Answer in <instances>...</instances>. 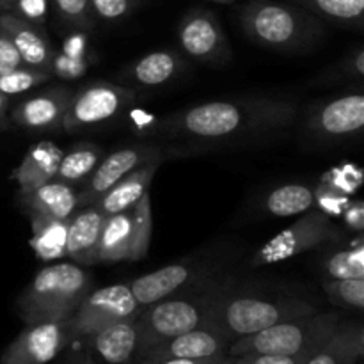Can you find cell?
Listing matches in <instances>:
<instances>
[{
	"instance_id": "obj_1",
	"label": "cell",
	"mask_w": 364,
	"mask_h": 364,
	"mask_svg": "<svg viewBox=\"0 0 364 364\" xmlns=\"http://www.w3.org/2000/svg\"><path fill=\"white\" fill-rule=\"evenodd\" d=\"M297 116L295 100L247 96L178 110L160 123V130L176 141L224 144L272 137L290 128Z\"/></svg>"
},
{
	"instance_id": "obj_2",
	"label": "cell",
	"mask_w": 364,
	"mask_h": 364,
	"mask_svg": "<svg viewBox=\"0 0 364 364\" xmlns=\"http://www.w3.org/2000/svg\"><path fill=\"white\" fill-rule=\"evenodd\" d=\"M240 25L249 41L276 52L313 48L326 36L323 21L295 4L249 0L240 9Z\"/></svg>"
},
{
	"instance_id": "obj_3",
	"label": "cell",
	"mask_w": 364,
	"mask_h": 364,
	"mask_svg": "<svg viewBox=\"0 0 364 364\" xmlns=\"http://www.w3.org/2000/svg\"><path fill=\"white\" fill-rule=\"evenodd\" d=\"M226 284L224 279H201L180 294L142 308L135 320L139 334L135 358L160 341L208 326L213 301Z\"/></svg>"
},
{
	"instance_id": "obj_4",
	"label": "cell",
	"mask_w": 364,
	"mask_h": 364,
	"mask_svg": "<svg viewBox=\"0 0 364 364\" xmlns=\"http://www.w3.org/2000/svg\"><path fill=\"white\" fill-rule=\"evenodd\" d=\"M320 311L315 304L288 295L233 294L228 284L219 291L210 309L208 326L230 338L251 336L270 326Z\"/></svg>"
},
{
	"instance_id": "obj_5",
	"label": "cell",
	"mask_w": 364,
	"mask_h": 364,
	"mask_svg": "<svg viewBox=\"0 0 364 364\" xmlns=\"http://www.w3.org/2000/svg\"><path fill=\"white\" fill-rule=\"evenodd\" d=\"M91 277L77 263H53L34 276L18 297L16 309L27 326L66 322L89 294Z\"/></svg>"
},
{
	"instance_id": "obj_6",
	"label": "cell",
	"mask_w": 364,
	"mask_h": 364,
	"mask_svg": "<svg viewBox=\"0 0 364 364\" xmlns=\"http://www.w3.org/2000/svg\"><path fill=\"white\" fill-rule=\"evenodd\" d=\"M341 322L343 318L336 311L284 320L231 341L228 355H311L336 333Z\"/></svg>"
},
{
	"instance_id": "obj_7",
	"label": "cell",
	"mask_w": 364,
	"mask_h": 364,
	"mask_svg": "<svg viewBox=\"0 0 364 364\" xmlns=\"http://www.w3.org/2000/svg\"><path fill=\"white\" fill-rule=\"evenodd\" d=\"M135 98L137 92L130 85L103 80L85 84L71 96L63 121V130L68 134H78L110 123L121 116L135 102Z\"/></svg>"
},
{
	"instance_id": "obj_8",
	"label": "cell",
	"mask_w": 364,
	"mask_h": 364,
	"mask_svg": "<svg viewBox=\"0 0 364 364\" xmlns=\"http://www.w3.org/2000/svg\"><path fill=\"white\" fill-rule=\"evenodd\" d=\"M141 309L132 294L130 284L119 283L98 288L89 291L73 315L66 320L68 333L71 340H80L112 323L137 318Z\"/></svg>"
},
{
	"instance_id": "obj_9",
	"label": "cell",
	"mask_w": 364,
	"mask_h": 364,
	"mask_svg": "<svg viewBox=\"0 0 364 364\" xmlns=\"http://www.w3.org/2000/svg\"><path fill=\"white\" fill-rule=\"evenodd\" d=\"M340 231L333 226L329 215L320 210L308 212L294 226L287 228L279 235L258 249L251 259V267H265L281 263L294 256L318 247L326 242L336 240Z\"/></svg>"
},
{
	"instance_id": "obj_10",
	"label": "cell",
	"mask_w": 364,
	"mask_h": 364,
	"mask_svg": "<svg viewBox=\"0 0 364 364\" xmlns=\"http://www.w3.org/2000/svg\"><path fill=\"white\" fill-rule=\"evenodd\" d=\"M178 43L185 57L205 64H224L231 48L219 18L208 9H192L178 25Z\"/></svg>"
},
{
	"instance_id": "obj_11",
	"label": "cell",
	"mask_w": 364,
	"mask_h": 364,
	"mask_svg": "<svg viewBox=\"0 0 364 364\" xmlns=\"http://www.w3.org/2000/svg\"><path fill=\"white\" fill-rule=\"evenodd\" d=\"M70 341L66 322L27 326L4 350L0 364H48Z\"/></svg>"
},
{
	"instance_id": "obj_12",
	"label": "cell",
	"mask_w": 364,
	"mask_h": 364,
	"mask_svg": "<svg viewBox=\"0 0 364 364\" xmlns=\"http://www.w3.org/2000/svg\"><path fill=\"white\" fill-rule=\"evenodd\" d=\"M364 127V96L345 95L315 107L309 114L308 128L318 139H347L358 135Z\"/></svg>"
},
{
	"instance_id": "obj_13",
	"label": "cell",
	"mask_w": 364,
	"mask_h": 364,
	"mask_svg": "<svg viewBox=\"0 0 364 364\" xmlns=\"http://www.w3.org/2000/svg\"><path fill=\"white\" fill-rule=\"evenodd\" d=\"M231 340L212 326H203L194 331L169 338L166 341L153 345L146 352L139 354L137 359L156 361V359H213L228 355Z\"/></svg>"
},
{
	"instance_id": "obj_14",
	"label": "cell",
	"mask_w": 364,
	"mask_h": 364,
	"mask_svg": "<svg viewBox=\"0 0 364 364\" xmlns=\"http://www.w3.org/2000/svg\"><path fill=\"white\" fill-rule=\"evenodd\" d=\"M159 155L160 149L155 146H134V148H123L110 153L109 156L100 160L91 176L85 180L84 191L78 194V206L84 208V206L96 203L121 178Z\"/></svg>"
},
{
	"instance_id": "obj_15",
	"label": "cell",
	"mask_w": 364,
	"mask_h": 364,
	"mask_svg": "<svg viewBox=\"0 0 364 364\" xmlns=\"http://www.w3.org/2000/svg\"><path fill=\"white\" fill-rule=\"evenodd\" d=\"M75 91L64 85L45 89V91L25 98L14 107L11 119L25 130L55 132L63 130V121L70 107Z\"/></svg>"
},
{
	"instance_id": "obj_16",
	"label": "cell",
	"mask_w": 364,
	"mask_h": 364,
	"mask_svg": "<svg viewBox=\"0 0 364 364\" xmlns=\"http://www.w3.org/2000/svg\"><path fill=\"white\" fill-rule=\"evenodd\" d=\"M203 269L205 267L199 265L198 262L171 263V265L162 267L155 272H149L134 279L130 283V290L139 306L146 308V306L155 304L162 299L180 294L191 284L198 283L201 279Z\"/></svg>"
},
{
	"instance_id": "obj_17",
	"label": "cell",
	"mask_w": 364,
	"mask_h": 364,
	"mask_svg": "<svg viewBox=\"0 0 364 364\" xmlns=\"http://www.w3.org/2000/svg\"><path fill=\"white\" fill-rule=\"evenodd\" d=\"M0 28L14 43L25 66L52 75L55 50L43 27L31 23L13 13H4L0 14Z\"/></svg>"
},
{
	"instance_id": "obj_18",
	"label": "cell",
	"mask_w": 364,
	"mask_h": 364,
	"mask_svg": "<svg viewBox=\"0 0 364 364\" xmlns=\"http://www.w3.org/2000/svg\"><path fill=\"white\" fill-rule=\"evenodd\" d=\"M135 320L137 318L123 320L103 327L91 336L80 338L87 345L91 358H95L89 364H132L139 341Z\"/></svg>"
},
{
	"instance_id": "obj_19",
	"label": "cell",
	"mask_w": 364,
	"mask_h": 364,
	"mask_svg": "<svg viewBox=\"0 0 364 364\" xmlns=\"http://www.w3.org/2000/svg\"><path fill=\"white\" fill-rule=\"evenodd\" d=\"M103 220H105V215L96 208V205L84 206L75 212L68 219L64 256L80 267L96 265Z\"/></svg>"
},
{
	"instance_id": "obj_20",
	"label": "cell",
	"mask_w": 364,
	"mask_h": 364,
	"mask_svg": "<svg viewBox=\"0 0 364 364\" xmlns=\"http://www.w3.org/2000/svg\"><path fill=\"white\" fill-rule=\"evenodd\" d=\"M187 70V57L180 50L164 48L146 53L134 64L124 68L117 77L139 87H160L169 84Z\"/></svg>"
},
{
	"instance_id": "obj_21",
	"label": "cell",
	"mask_w": 364,
	"mask_h": 364,
	"mask_svg": "<svg viewBox=\"0 0 364 364\" xmlns=\"http://www.w3.org/2000/svg\"><path fill=\"white\" fill-rule=\"evenodd\" d=\"M160 162H162V156L159 155L155 159L148 160L146 164H142V166H139L137 169H134L127 176L121 178L114 187H110L92 205H96V208L105 217L130 210L148 192L149 185H151L153 178H155L156 171H159Z\"/></svg>"
},
{
	"instance_id": "obj_22",
	"label": "cell",
	"mask_w": 364,
	"mask_h": 364,
	"mask_svg": "<svg viewBox=\"0 0 364 364\" xmlns=\"http://www.w3.org/2000/svg\"><path fill=\"white\" fill-rule=\"evenodd\" d=\"M20 201L27 215H43L68 220L78 208V194L71 185L46 181L28 192H21Z\"/></svg>"
},
{
	"instance_id": "obj_23",
	"label": "cell",
	"mask_w": 364,
	"mask_h": 364,
	"mask_svg": "<svg viewBox=\"0 0 364 364\" xmlns=\"http://www.w3.org/2000/svg\"><path fill=\"white\" fill-rule=\"evenodd\" d=\"M63 155V149L52 141H41L32 146L13 173V180L18 183V194L52 181Z\"/></svg>"
},
{
	"instance_id": "obj_24",
	"label": "cell",
	"mask_w": 364,
	"mask_h": 364,
	"mask_svg": "<svg viewBox=\"0 0 364 364\" xmlns=\"http://www.w3.org/2000/svg\"><path fill=\"white\" fill-rule=\"evenodd\" d=\"M364 358V329L359 322H341L336 333L304 364H359Z\"/></svg>"
},
{
	"instance_id": "obj_25",
	"label": "cell",
	"mask_w": 364,
	"mask_h": 364,
	"mask_svg": "<svg viewBox=\"0 0 364 364\" xmlns=\"http://www.w3.org/2000/svg\"><path fill=\"white\" fill-rule=\"evenodd\" d=\"M132 247V208L105 217L100 233L98 263L128 262Z\"/></svg>"
},
{
	"instance_id": "obj_26",
	"label": "cell",
	"mask_w": 364,
	"mask_h": 364,
	"mask_svg": "<svg viewBox=\"0 0 364 364\" xmlns=\"http://www.w3.org/2000/svg\"><path fill=\"white\" fill-rule=\"evenodd\" d=\"M295 6L315 14L318 20L338 27L361 28L364 21V0H294Z\"/></svg>"
},
{
	"instance_id": "obj_27",
	"label": "cell",
	"mask_w": 364,
	"mask_h": 364,
	"mask_svg": "<svg viewBox=\"0 0 364 364\" xmlns=\"http://www.w3.org/2000/svg\"><path fill=\"white\" fill-rule=\"evenodd\" d=\"M28 217L32 223L31 247L34 249L36 256L45 262H52L64 256L68 220H57L43 215Z\"/></svg>"
},
{
	"instance_id": "obj_28",
	"label": "cell",
	"mask_w": 364,
	"mask_h": 364,
	"mask_svg": "<svg viewBox=\"0 0 364 364\" xmlns=\"http://www.w3.org/2000/svg\"><path fill=\"white\" fill-rule=\"evenodd\" d=\"M102 148L95 144H77L70 151L64 153L53 180L75 187L85 183L92 171L102 160Z\"/></svg>"
},
{
	"instance_id": "obj_29",
	"label": "cell",
	"mask_w": 364,
	"mask_h": 364,
	"mask_svg": "<svg viewBox=\"0 0 364 364\" xmlns=\"http://www.w3.org/2000/svg\"><path fill=\"white\" fill-rule=\"evenodd\" d=\"M313 205H315V194L308 185L290 183L270 192L265 201V210L270 215L291 217L309 212Z\"/></svg>"
},
{
	"instance_id": "obj_30",
	"label": "cell",
	"mask_w": 364,
	"mask_h": 364,
	"mask_svg": "<svg viewBox=\"0 0 364 364\" xmlns=\"http://www.w3.org/2000/svg\"><path fill=\"white\" fill-rule=\"evenodd\" d=\"M153 233L151 196L146 192L134 206H132V247L128 262H139L149 251Z\"/></svg>"
},
{
	"instance_id": "obj_31",
	"label": "cell",
	"mask_w": 364,
	"mask_h": 364,
	"mask_svg": "<svg viewBox=\"0 0 364 364\" xmlns=\"http://www.w3.org/2000/svg\"><path fill=\"white\" fill-rule=\"evenodd\" d=\"M323 291L334 306L363 311L364 277H359V279H327L323 281Z\"/></svg>"
},
{
	"instance_id": "obj_32",
	"label": "cell",
	"mask_w": 364,
	"mask_h": 364,
	"mask_svg": "<svg viewBox=\"0 0 364 364\" xmlns=\"http://www.w3.org/2000/svg\"><path fill=\"white\" fill-rule=\"evenodd\" d=\"M329 279H359L364 277V249H347L331 256L326 263Z\"/></svg>"
},
{
	"instance_id": "obj_33",
	"label": "cell",
	"mask_w": 364,
	"mask_h": 364,
	"mask_svg": "<svg viewBox=\"0 0 364 364\" xmlns=\"http://www.w3.org/2000/svg\"><path fill=\"white\" fill-rule=\"evenodd\" d=\"M52 6L64 27L84 31L95 25L89 0H52Z\"/></svg>"
},
{
	"instance_id": "obj_34",
	"label": "cell",
	"mask_w": 364,
	"mask_h": 364,
	"mask_svg": "<svg viewBox=\"0 0 364 364\" xmlns=\"http://www.w3.org/2000/svg\"><path fill=\"white\" fill-rule=\"evenodd\" d=\"M50 78H52V75L45 73V71L21 66L18 70L9 71V73L0 75V92L6 96L21 95V92L28 91V89L36 87L43 82H48Z\"/></svg>"
},
{
	"instance_id": "obj_35",
	"label": "cell",
	"mask_w": 364,
	"mask_h": 364,
	"mask_svg": "<svg viewBox=\"0 0 364 364\" xmlns=\"http://www.w3.org/2000/svg\"><path fill=\"white\" fill-rule=\"evenodd\" d=\"M95 20H102L105 23H116L130 16L142 0H89Z\"/></svg>"
},
{
	"instance_id": "obj_36",
	"label": "cell",
	"mask_w": 364,
	"mask_h": 364,
	"mask_svg": "<svg viewBox=\"0 0 364 364\" xmlns=\"http://www.w3.org/2000/svg\"><path fill=\"white\" fill-rule=\"evenodd\" d=\"M313 194H315V203L318 205L320 212L323 213H340L348 205L347 194L333 187L329 181H323L316 191H313Z\"/></svg>"
},
{
	"instance_id": "obj_37",
	"label": "cell",
	"mask_w": 364,
	"mask_h": 364,
	"mask_svg": "<svg viewBox=\"0 0 364 364\" xmlns=\"http://www.w3.org/2000/svg\"><path fill=\"white\" fill-rule=\"evenodd\" d=\"M309 355H226L219 364H304Z\"/></svg>"
},
{
	"instance_id": "obj_38",
	"label": "cell",
	"mask_w": 364,
	"mask_h": 364,
	"mask_svg": "<svg viewBox=\"0 0 364 364\" xmlns=\"http://www.w3.org/2000/svg\"><path fill=\"white\" fill-rule=\"evenodd\" d=\"M21 66H25V64L18 53L16 46L11 41L9 36L0 28V75H6Z\"/></svg>"
},
{
	"instance_id": "obj_39",
	"label": "cell",
	"mask_w": 364,
	"mask_h": 364,
	"mask_svg": "<svg viewBox=\"0 0 364 364\" xmlns=\"http://www.w3.org/2000/svg\"><path fill=\"white\" fill-rule=\"evenodd\" d=\"M85 71V63L82 57H71L66 53H55L52 64V75L60 78H77Z\"/></svg>"
},
{
	"instance_id": "obj_40",
	"label": "cell",
	"mask_w": 364,
	"mask_h": 364,
	"mask_svg": "<svg viewBox=\"0 0 364 364\" xmlns=\"http://www.w3.org/2000/svg\"><path fill=\"white\" fill-rule=\"evenodd\" d=\"M13 6L16 9L13 14L43 27L46 16V0H16Z\"/></svg>"
},
{
	"instance_id": "obj_41",
	"label": "cell",
	"mask_w": 364,
	"mask_h": 364,
	"mask_svg": "<svg viewBox=\"0 0 364 364\" xmlns=\"http://www.w3.org/2000/svg\"><path fill=\"white\" fill-rule=\"evenodd\" d=\"M343 215H345V223L355 231H361L364 226V206L361 201H354L348 203L347 206L343 208Z\"/></svg>"
},
{
	"instance_id": "obj_42",
	"label": "cell",
	"mask_w": 364,
	"mask_h": 364,
	"mask_svg": "<svg viewBox=\"0 0 364 364\" xmlns=\"http://www.w3.org/2000/svg\"><path fill=\"white\" fill-rule=\"evenodd\" d=\"M226 358V355H224ZM223 358L213 359H156V361H146V359H137L132 364H219Z\"/></svg>"
},
{
	"instance_id": "obj_43",
	"label": "cell",
	"mask_w": 364,
	"mask_h": 364,
	"mask_svg": "<svg viewBox=\"0 0 364 364\" xmlns=\"http://www.w3.org/2000/svg\"><path fill=\"white\" fill-rule=\"evenodd\" d=\"M363 75H364V52L363 48H359L350 59V77H355L358 80H361Z\"/></svg>"
},
{
	"instance_id": "obj_44",
	"label": "cell",
	"mask_w": 364,
	"mask_h": 364,
	"mask_svg": "<svg viewBox=\"0 0 364 364\" xmlns=\"http://www.w3.org/2000/svg\"><path fill=\"white\" fill-rule=\"evenodd\" d=\"M7 128V96L0 92V130Z\"/></svg>"
},
{
	"instance_id": "obj_45",
	"label": "cell",
	"mask_w": 364,
	"mask_h": 364,
	"mask_svg": "<svg viewBox=\"0 0 364 364\" xmlns=\"http://www.w3.org/2000/svg\"><path fill=\"white\" fill-rule=\"evenodd\" d=\"M14 2H16V0H0V6H2V7H11Z\"/></svg>"
},
{
	"instance_id": "obj_46",
	"label": "cell",
	"mask_w": 364,
	"mask_h": 364,
	"mask_svg": "<svg viewBox=\"0 0 364 364\" xmlns=\"http://www.w3.org/2000/svg\"><path fill=\"white\" fill-rule=\"evenodd\" d=\"M215 2H223V4H228V2H233V0H215Z\"/></svg>"
},
{
	"instance_id": "obj_47",
	"label": "cell",
	"mask_w": 364,
	"mask_h": 364,
	"mask_svg": "<svg viewBox=\"0 0 364 364\" xmlns=\"http://www.w3.org/2000/svg\"><path fill=\"white\" fill-rule=\"evenodd\" d=\"M359 364H361V363H359Z\"/></svg>"
}]
</instances>
